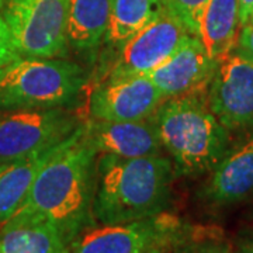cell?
<instances>
[{
    "label": "cell",
    "mask_w": 253,
    "mask_h": 253,
    "mask_svg": "<svg viewBox=\"0 0 253 253\" xmlns=\"http://www.w3.org/2000/svg\"><path fill=\"white\" fill-rule=\"evenodd\" d=\"M97 156L83 136L82 124L37 173L10 219L48 222L71 245L82 231L94 225Z\"/></svg>",
    "instance_id": "cell-1"
},
{
    "label": "cell",
    "mask_w": 253,
    "mask_h": 253,
    "mask_svg": "<svg viewBox=\"0 0 253 253\" xmlns=\"http://www.w3.org/2000/svg\"><path fill=\"white\" fill-rule=\"evenodd\" d=\"M176 177L170 158L97 156L93 218L101 225L123 224L165 212Z\"/></svg>",
    "instance_id": "cell-2"
},
{
    "label": "cell",
    "mask_w": 253,
    "mask_h": 253,
    "mask_svg": "<svg viewBox=\"0 0 253 253\" xmlns=\"http://www.w3.org/2000/svg\"><path fill=\"white\" fill-rule=\"evenodd\" d=\"M151 118L176 176L208 174L232 144L231 132L210 109L207 94L165 99Z\"/></svg>",
    "instance_id": "cell-3"
},
{
    "label": "cell",
    "mask_w": 253,
    "mask_h": 253,
    "mask_svg": "<svg viewBox=\"0 0 253 253\" xmlns=\"http://www.w3.org/2000/svg\"><path fill=\"white\" fill-rule=\"evenodd\" d=\"M87 81V69L76 61L18 58L0 73V111L72 109Z\"/></svg>",
    "instance_id": "cell-4"
},
{
    "label": "cell",
    "mask_w": 253,
    "mask_h": 253,
    "mask_svg": "<svg viewBox=\"0 0 253 253\" xmlns=\"http://www.w3.org/2000/svg\"><path fill=\"white\" fill-rule=\"evenodd\" d=\"M199 241L197 232L179 218L162 212L123 224L89 226L73 239L71 253H148Z\"/></svg>",
    "instance_id": "cell-5"
},
{
    "label": "cell",
    "mask_w": 253,
    "mask_h": 253,
    "mask_svg": "<svg viewBox=\"0 0 253 253\" xmlns=\"http://www.w3.org/2000/svg\"><path fill=\"white\" fill-rule=\"evenodd\" d=\"M4 21L20 58H66L68 0H9Z\"/></svg>",
    "instance_id": "cell-6"
},
{
    "label": "cell",
    "mask_w": 253,
    "mask_h": 253,
    "mask_svg": "<svg viewBox=\"0 0 253 253\" xmlns=\"http://www.w3.org/2000/svg\"><path fill=\"white\" fill-rule=\"evenodd\" d=\"M82 124L72 109L13 110L0 117V165L61 144Z\"/></svg>",
    "instance_id": "cell-7"
},
{
    "label": "cell",
    "mask_w": 253,
    "mask_h": 253,
    "mask_svg": "<svg viewBox=\"0 0 253 253\" xmlns=\"http://www.w3.org/2000/svg\"><path fill=\"white\" fill-rule=\"evenodd\" d=\"M189 36L191 34L163 4L144 27L107 58L111 61L103 71V79L148 75L165 62Z\"/></svg>",
    "instance_id": "cell-8"
},
{
    "label": "cell",
    "mask_w": 253,
    "mask_h": 253,
    "mask_svg": "<svg viewBox=\"0 0 253 253\" xmlns=\"http://www.w3.org/2000/svg\"><path fill=\"white\" fill-rule=\"evenodd\" d=\"M210 109L226 129L253 132V59L234 48L218 62L207 91Z\"/></svg>",
    "instance_id": "cell-9"
},
{
    "label": "cell",
    "mask_w": 253,
    "mask_h": 253,
    "mask_svg": "<svg viewBox=\"0 0 253 253\" xmlns=\"http://www.w3.org/2000/svg\"><path fill=\"white\" fill-rule=\"evenodd\" d=\"M163 100L146 75L104 78L91 91L89 111L93 120L136 121L151 117Z\"/></svg>",
    "instance_id": "cell-10"
},
{
    "label": "cell",
    "mask_w": 253,
    "mask_h": 253,
    "mask_svg": "<svg viewBox=\"0 0 253 253\" xmlns=\"http://www.w3.org/2000/svg\"><path fill=\"white\" fill-rule=\"evenodd\" d=\"M217 65L199 37L189 36L165 62L146 76L165 99L207 94Z\"/></svg>",
    "instance_id": "cell-11"
},
{
    "label": "cell",
    "mask_w": 253,
    "mask_h": 253,
    "mask_svg": "<svg viewBox=\"0 0 253 253\" xmlns=\"http://www.w3.org/2000/svg\"><path fill=\"white\" fill-rule=\"evenodd\" d=\"M253 197V132L231 144L208 173L199 199L210 207H228Z\"/></svg>",
    "instance_id": "cell-12"
},
{
    "label": "cell",
    "mask_w": 253,
    "mask_h": 253,
    "mask_svg": "<svg viewBox=\"0 0 253 253\" xmlns=\"http://www.w3.org/2000/svg\"><path fill=\"white\" fill-rule=\"evenodd\" d=\"M83 136L97 155L144 158L162 154V144L152 118L136 121L89 120L83 123Z\"/></svg>",
    "instance_id": "cell-13"
},
{
    "label": "cell",
    "mask_w": 253,
    "mask_h": 253,
    "mask_svg": "<svg viewBox=\"0 0 253 253\" xmlns=\"http://www.w3.org/2000/svg\"><path fill=\"white\" fill-rule=\"evenodd\" d=\"M111 0H68L69 49L94 63L109 26Z\"/></svg>",
    "instance_id": "cell-14"
},
{
    "label": "cell",
    "mask_w": 253,
    "mask_h": 253,
    "mask_svg": "<svg viewBox=\"0 0 253 253\" xmlns=\"http://www.w3.org/2000/svg\"><path fill=\"white\" fill-rule=\"evenodd\" d=\"M62 142L24 159L0 165V226L6 224L17 211L26 199L37 173L59 149Z\"/></svg>",
    "instance_id": "cell-15"
},
{
    "label": "cell",
    "mask_w": 253,
    "mask_h": 253,
    "mask_svg": "<svg viewBox=\"0 0 253 253\" xmlns=\"http://www.w3.org/2000/svg\"><path fill=\"white\" fill-rule=\"evenodd\" d=\"M0 253H71V249L48 222L10 219L0 229Z\"/></svg>",
    "instance_id": "cell-16"
},
{
    "label": "cell",
    "mask_w": 253,
    "mask_h": 253,
    "mask_svg": "<svg viewBox=\"0 0 253 253\" xmlns=\"http://www.w3.org/2000/svg\"><path fill=\"white\" fill-rule=\"evenodd\" d=\"M165 4V0H111L109 26L101 45V61L114 54Z\"/></svg>",
    "instance_id": "cell-17"
},
{
    "label": "cell",
    "mask_w": 253,
    "mask_h": 253,
    "mask_svg": "<svg viewBox=\"0 0 253 253\" xmlns=\"http://www.w3.org/2000/svg\"><path fill=\"white\" fill-rule=\"evenodd\" d=\"M239 31V0H210L203 21L200 40L212 59L219 62L236 45Z\"/></svg>",
    "instance_id": "cell-18"
},
{
    "label": "cell",
    "mask_w": 253,
    "mask_h": 253,
    "mask_svg": "<svg viewBox=\"0 0 253 253\" xmlns=\"http://www.w3.org/2000/svg\"><path fill=\"white\" fill-rule=\"evenodd\" d=\"M210 0H165L166 7L191 36L199 37L201 21Z\"/></svg>",
    "instance_id": "cell-19"
},
{
    "label": "cell",
    "mask_w": 253,
    "mask_h": 253,
    "mask_svg": "<svg viewBox=\"0 0 253 253\" xmlns=\"http://www.w3.org/2000/svg\"><path fill=\"white\" fill-rule=\"evenodd\" d=\"M18 58L20 56L14 51L13 44H11L9 27L6 24L4 18L0 16V73Z\"/></svg>",
    "instance_id": "cell-20"
},
{
    "label": "cell",
    "mask_w": 253,
    "mask_h": 253,
    "mask_svg": "<svg viewBox=\"0 0 253 253\" xmlns=\"http://www.w3.org/2000/svg\"><path fill=\"white\" fill-rule=\"evenodd\" d=\"M193 253H238L235 252L231 245L222 242L217 238H207V239H199L191 246Z\"/></svg>",
    "instance_id": "cell-21"
},
{
    "label": "cell",
    "mask_w": 253,
    "mask_h": 253,
    "mask_svg": "<svg viewBox=\"0 0 253 253\" xmlns=\"http://www.w3.org/2000/svg\"><path fill=\"white\" fill-rule=\"evenodd\" d=\"M236 48L253 59V24L248 23L239 27L236 37Z\"/></svg>",
    "instance_id": "cell-22"
},
{
    "label": "cell",
    "mask_w": 253,
    "mask_h": 253,
    "mask_svg": "<svg viewBox=\"0 0 253 253\" xmlns=\"http://www.w3.org/2000/svg\"><path fill=\"white\" fill-rule=\"evenodd\" d=\"M253 11V0H239V27L249 23Z\"/></svg>",
    "instance_id": "cell-23"
},
{
    "label": "cell",
    "mask_w": 253,
    "mask_h": 253,
    "mask_svg": "<svg viewBox=\"0 0 253 253\" xmlns=\"http://www.w3.org/2000/svg\"><path fill=\"white\" fill-rule=\"evenodd\" d=\"M239 253H253V239L252 241H249L248 244H245Z\"/></svg>",
    "instance_id": "cell-24"
},
{
    "label": "cell",
    "mask_w": 253,
    "mask_h": 253,
    "mask_svg": "<svg viewBox=\"0 0 253 253\" xmlns=\"http://www.w3.org/2000/svg\"><path fill=\"white\" fill-rule=\"evenodd\" d=\"M176 253H193V252H191V246H189V248H186L184 251H177Z\"/></svg>",
    "instance_id": "cell-25"
},
{
    "label": "cell",
    "mask_w": 253,
    "mask_h": 253,
    "mask_svg": "<svg viewBox=\"0 0 253 253\" xmlns=\"http://www.w3.org/2000/svg\"><path fill=\"white\" fill-rule=\"evenodd\" d=\"M148 253H165V251H161V249H156V251H151Z\"/></svg>",
    "instance_id": "cell-26"
},
{
    "label": "cell",
    "mask_w": 253,
    "mask_h": 253,
    "mask_svg": "<svg viewBox=\"0 0 253 253\" xmlns=\"http://www.w3.org/2000/svg\"><path fill=\"white\" fill-rule=\"evenodd\" d=\"M249 23H252L253 24V11H252V14H251V18H249Z\"/></svg>",
    "instance_id": "cell-27"
},
{
    "label": "cell",
    "mask_w": 253,
    "mask_h": 253,
    "mask_svg": "<svg viewBox=\"0 0 253 253\" xmlns=\"http://www.w3.org/2000/svg\"><path fill=\"white\" fill-rule=\"evenodd\" d=\"M4 1H6V0H0V7L3 6V3H4Z\"/></svg>",
    "instance_id": "cell-28"
}]
</instances>
